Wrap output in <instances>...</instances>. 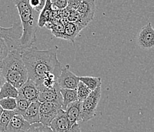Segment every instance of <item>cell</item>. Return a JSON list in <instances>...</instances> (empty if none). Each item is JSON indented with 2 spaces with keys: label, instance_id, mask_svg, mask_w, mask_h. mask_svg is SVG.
Wrapping results in <instances>:
<instances>
[{
  "label": "cell",
  "instance_id": "6da1fadb",
  "mask_svg": "<svg viewBox=\"0 0 154 132\" xmlns=\"http://www.w3.org/2000/svg\"><path fill=\"white\" fill-rule=\"evenodd\" d=\"M22 58L27 69L28 77L35 84L47 73H53L58 77L62 69L56 50L53 48L40 51L31 47L22 50Z\"/></svg>",
  "mask_w": 154,
  "mask_h": 132
},
{
  "label": "cell",
  "instance_id": "7a4b0ae2",
  "mask_svg": "<svg viewBox=\"0 0 154 132\" xmlns=\"http://www.w3.org/2000/svg\"><path fill=\"white\" fill-rule=\"evenodd\" d=\"M20 16L22 26V35L19 40L20 48L22 50L32 47L37 40L38 21L39 12H36L30 5L29 0H12Z\"/></svg>",
  "mask_w": 154,
  "mask_h": 132
},
{
  "label": "cell",
  "instance_id": "3957f363",
  "mask_svg": "<svg viewBox=\"0 0 154 132\" xmlns=\"http://www.w3.org/2000/svg\"><path fill=\"white\" fill-rule=\"evenodd\" d=\"M2 73L8 83L19 89L28 80V71L22 58V51H9L6 57L0 63Z\"/></svg>",
  "mask_w": 154,
  "mask_h": 132
},
{
  "label": "cell",
  "instance_id": "277c9868",
  "mask_svg": "<svg viewBox=\"0 0 154 132\" xmlns=\"http://www.w3.org/2000/svg\"><path fill=\"white\" fill-rule=\"evenodd\" d=\"M101 97V86L96 89L91 91L83 102H82V116L81 121L82 122H88L91 120L96 115L97 108Z\"/></svg>",
  "mask_w": 154,
  "mask_h": 132
},
{
  "label": "cell",
  "instance_id": "5b68a950",
  "mask_svg": "<svg viewBox=\"0 0 154 132\" xmlns=\"http://www.w3.org/2000/svg\"><path fill=\"white\" fill-rule=\"evenodd\" d=\"M22 35V25L14 23L10 28L0 27V37L3 38L9 47V51L20 50L19 40Z\"/></svg>",
  "mask_w": 154,
  "mask_h": 132
},
{
  "label": "cell",
  "instance_id": "8992f818",
  "mask_svg": "<svg viewBox=\"0 0 154 132\" xmlns=\"http://www.w3.org/2000/svg\"><path fill=\"white\" fill-rule=\"evenodd\" d=\"M50 128L53 132H82L78 123L75 125L70 123L62 108L51 122Z\"/></svg>",
  "mask_w": 154,
  "mask_h": 132
},
{
  "label": "cell",
  "instance_id": "52a82bcc",
  "mask_svg": "<svg viewBox=\"0 0 154 132\" xmlns=\"http://www.w3.org/2000/svg\"><path fill=\"white\" fill-rule=\"evenodd\" d=\"M61 108V105L57 102H42L40 105V123L50 127L51 122L57 116Z\"/></svg>",
  "mask_w": 154,
  "mask_h": 132
},
{
  "label": "cell",
  "instance_id": "ba28073f",
  "mask_svg": "<svg viewBox=\"0 0 154 132\" xmlns=\"http://www.w3.org/2000/svg\"><path fill=\"white\" fill-rule=\"evenodd\" d=\"M95 10H96L95 0H82L77 9L81 17L78 24V25L85 28L93 20Z\"/></svg>",
  "mask_w": 154,
  "mask_h": 132
},
{
  "label": "cell",
  "instance_id": "9c48e42d",
  "mask_svg": "<svg viewBox=\"0 0 154 132\" xmlns=\"http://www.w3.org/2000/svg\"><path fill=\"white\" fill-rule=\"evenodd\" d=\"M137 41L143 50H150L154 48V28L150 22L141 28L137 34Z\"/></svg>",
  "mask_w": 154,
  "mask_h": 132
},
{
  "label": "cell",
  "instance_id": "30bf717a",
  "mask_svg": "<svg viewBox=\"0 0 154 132\" xmlns=\"http://www.w3.org/2000/svg\"><path fill=\"white\" fill-rule=\"evenodd\" d=\"M79 77L71 72L69 65L62 67L61 71L58 77V83L61 88L64 89H77L79 83Z\"/></svg>",
  "mask_w": 154,
  "mask_h": 132
},
{
  "label": "cell",
  "instance_id": "8fae6325",
  "mask_svg": "<svg viewBox=\"0 0 154 132\" xmlns=\"http://www.w3.org/2000/svg\"><path fill=\"white\" fill-rule=\"evenodd\" d=\"M38 101H39L41 103L45 102H57L61 105V107H62V95L61 94L58 83L52 89H45L39 90Z\"/></svg>",
  "mask_w": 154,
  "mask_h": 132
},
{
  "label": "cell",
  "instance_id": "7c38bea8",
  "mask_svg": "<svg viewBox=\"0 0 154 132\" xmlns=\"http://www.w3.org/2000/svg\"><path fill=\"white\" fill-rule=\"evenodd\" d=\"M18 90H19V95H22L31 102L37 101L38 98V89L35 83L29 79H28L27 81L20 88L18 89Z\"/></svg>",
  "mask_w": 154,
  "mask_h": 132
},
{
  "label": "cell",
  "instance_id": "4fadbf2b",
  "mask_svg": "<svg viewBox=\"0 0 154 132\" xmlns=\"http://www.w3.org/2000/svg\"><path fill=\"white\" fill-rule=\"evenodd\" d=\"M31 125L22 115L15 114L11 119L5 132H26Z\"/></svg>",
  "mask_w": 154,
  "mask_h": 132
},
{
  "label": "cell",
  "instance_id": "5bb4252c",
  "mask_svg": "<svg viewBox=\"0 0 154 132\" xmlns=\"http://www.w3.org/2000/svg\"><path fill=\"white\" fill-rule=\"evenodd\" d=\"M68 121L71 125L78 124L82 116V102L75 101L68 105L64 110Z\"/></svg>",
  "mask_w": 154,
  "mask_h": 132
},
{
  "label": "cell",
  "instance_id": "9a60e30c",
  "mask_svg": "<svg viewBox=\"0 0 154 132\" xmlns=\"http://www.w3.org/2000/svg\"><path fill=\"white\" fill-rule=\"evenodd\" d=\"M40 105L41 102L38 100L32 102L23 115L24 119L30 125L40 122Z\"/></svg>",
  "mask_w": 154,
  "mask_h": 132
},
{
  "label": "cell",
  "instance_id": "2e32d148",
  "mask_svg": "<svg viewBox=\"0 0 154 132\" xmlns=\"http://www.w3.org/2000/svg\"><path fill=\"white\" fill-rule=\"evenodd\" d=\"M63 22L64 24V31L62 39L68 40V41H71V42H74L75 37L78 36L80 31L84 28L74 22H68L67 20Z\"/></svg>",
  "mask_w": 154,
  "mask_h": 132
},
{
  "label": "cell",
  "instance_id": "e0dca14e",
  "mask_svg": "<svg viewBox=\"0 0 154 132\" xmlns=\"http://www.w3.org/2000/svg\"><path fill=\"white\" fill-rule=\"evenodd\" d=\"M53 9L52 5H51V0H46L45 5L41 12L39 13L38 21V27L42 28L45 26L48 22H49L53 19Z\"/></svg>",
  "mask_w": 154,
  "mask_h": 132
},
{
  "label": "cell",
  "instance_id": "ac0fdd59",
  "mask_svg": "<svg viewBox=\"0 0 154 132\" xmlns=\"http://www.w3.org/2000/svg\"><path fill=\"white\" fill-rule=\"evenodd\" d=\"M60 91L62 95V109L65 110L66 107L71 102H74L75 101H78V95H77V89H64L60 87Z\"/></svg>",
  "mask_w": 154,
  "mask_h": 132
},
{
  "label": "cell",
  "instance_id": "d6986e66",
  "mask_svg": "<svg viewBox=\"0 0 154 132\" xmlns=\"http://www.w3.org/2000/svg\"><path fill=\"white\" fill-rule=\"evenodd\" d=\"M19 90L11 83L5 82L0 88V99L4 98H17Z\"/></svg>",
  "mask_w": 154,
  "mask_h": 132
},
{
  "label": "cell",
  "instance_id": "ffe728a7",
  "mask_svg": "<svg viewBox=\"0 0 154 132\" xmlns=\"http://www.w3.org/2000/svg\"><path fill=\"white\" fill-rule=\"evenodd\" d=\"M79 80L85 83L91 91L101 86V79L94 76H80Z\"/></svg>",
  "mask_w": 154,
  "mask_h": 132
},
{
  "label": "cell",
  "instance_id": "44dd1931",
  "mask_svg": "<svg viewBox=\"0 0 154 132\" xmlns=\"http://www.w3.org/2000/svg\"><path fill=\"white\" fill-rule=\"evenodd\" d=\"M14 115H15V111L3 110L0 116V132H5Z\"/></svg>",
  "mask_w": 154,
  "mask_h": 132
},
{
  "label": "cell",
  "instance_id": "7402d4cb",
  "mask_svg": "<svg viewBox=\"0 0 154 132\" xmlns=\"http://www.w3.org/2000/svg\"><path fill=\"white\" fill-rule=\"evenodd\" d=\"M16 102H17V106H16V108L15 110V114L22 115L23 116L25 112L27 110V108H29L31 102L24 98V97H22V95H19L16 98Z\"/></svg>",
  "mask_w": 154,
  "mask_h": 132
},
{
  "label": "cell",
  "instance_id": "603a6c76",
  "mask_svg": "<svg viewBox=\"0 0 154 132\" xmlns=\"http://www.w3.org/2000/svg\"><path fill=\"white\" fill-rule=\"evenodd\" d=\"M77 95H78V100L80 102H83L84 100L90 95L91 90L87 87L85 83L80 81L77 87Z\"/></svg>",
  "mask_w": 154,
  "mask_h": 132
},
{
  "label": "cell",
  "instance_id": "cb8c5ba5",
  "mask_svg": "<svg viewBox=\"0 0 154 132\" xmlns=\"http://www.w3.org/2000/svg\"><path fill=\"white\" fill-rule=\"evenodd\" d=\"M0 106L2 107L3 110L15 111L17 102L15 98H4L0 99Z\"/></svg>",
  "mask_w": 154,
  "mask_h": 132
},
{
  "label": "cell",
  "instance_id": "d4e9b609",
  "mask_svg": "<svg viewBox=\"0 0 154 132\" xmlns=\"http://www.w3.org/2000/svg\"><path fill=\"white\" fill-rule=\"evenodd\" d=\"M26 132H53L51 128L45 126L42 123H35L31 125L30 128Z\"/></svg>",
  "mask_w": 154,
  "mask_h": 132
},
{
  "label": "cell",
  "instance_id": "484cf974",
  "mask_svg": "<svg viewBox=\"0 0 154 132\" xmlns=\"http://www.w3.org/2000/svg\"><path fill=\"white\" fill-rule=\"evenodd\" d=\"M9 53V49L6 42L3 38L0 37V63L6 57Z\"/></svg>",
  "mask_w": 154,
  "mask_h": 132
},
{
  "label": "cell",
  "instance_id": "4316f807",
  "mask_svg": "<svg viewBox=\"0 0 154 132\" xmlns=\"http://www.w3.org/2000/svg\"><path fill=\"white\" fill-rule=\"evenodd\" d=\"M45 2L46 0H29V3L32 7V9H35L36 12H39V13L44 8Z\"/></svg>",
  "mask_w": 154,
  "mask_h": 132
},
{
  "label": "cell",
  "instance_id": "83f0119b",
  "mask_svg": "<svg viewBox=\"0 0 154 132\" xmlns=\"http://www.w3.org/2000/svg\"><path fill=\"white\" fill-rule=\"evenodd\" d=\"M53 9H64L67 8L68 0H51Z\"/></svg>",
  "mask_w": 154,
  "mask_h": 132
},
{
  "label": "cell",
  "instance_id": "f1b7e54d",
  "mask_svg": "<svg viewBox=\"0 0 154 132\" xmlns=\"http://www.w3.org/2000/svg\"><path fill=\"white\" fill-rule=\"evenodd\" d=\"M82 0H68L67 8L72 10H77Z\"/></svg>",
  "mask_w": 154,
  "mask_h": 132
},
{
  "label": "cell",
  "instance_id": "f546056e",
  "mask_svg": "<svg viewBox=\"0 0 154 132\" xmlns=\"http://www.w3.org/2000/svg\"><path fill=\"white\" fill-rule=\"evenodd\" d=\"M5 82H6V80H5V77H4L3 74L2 73V70H1V68H0V88H1V87H2Z\"/></svg>",
  "mask_w": 154,
  "mask_h": 132
},
{
  "label": "cell",
  "instance_id": "4dcf8cb0",
  "mask_svg": "<svg viewBox=\"0 0 154 132\" xmlns=\"http://www.w3.org/2000/svg\"><path fill=\"white\" fill-rule=\"evenodd\" d=\"M2 112H3V109L2 108V107L0 106V116H1V115H2Z\"/></svg>",
  "mask_w": 154,
  "mask_h": 132
}]
</instances>
